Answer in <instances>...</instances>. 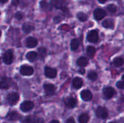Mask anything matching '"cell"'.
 Here are the masks:
<instances>
[{
    "label": "cell",
    "mask_w": 124,
    "mask_h": 123,
    "mask_svg": "<svg viewBox=\"0 0 124 123\" xmlns=\"http://www.w3.org/2000/svg\"><path fill=\"white\" fill-rule=\"evenodd\" d=\"M7 101L9 104L15 105L17 103V101L19 100V95L17 93H15V92L10 93L7 95Z\"/></svg>",
    "instance_id": "1"
},
{
    "label": "cell",
    "mask_w": 124,
    "mask_h": 123,
    "mask_svg": "<svg viewBox=\"0 0 124 123\" xmlns=\"http://www.w3.org/2000/svg\"><path fill=\"white\" fill-rule=\"evenodd\" d=\"M99 39L98 31L97 30H91L87 35V40L92 43H97Z\"/></svg>",
    "instance_id": "2"
},
{
    "label": "cell",
    "mask_w": 124,
    "mask_h": 123,
    "mask_svg": "<svg viewBox=\"0 0 124 123\" xmlns=\"http://www.w3.org/2000/svg\"><path fill=\"white\" fill-rule=\"evenodd\" d=\"M3 61L6 65H10L13 61V52L12 50H7L3 55Z\"/></svg>",
    "instance_id": "3"
},
{
    "label": "cell",
    "mask_w": 124,
    "mask_h": 123,
    "mask_svg": "<svg viewBox=\"0 0 124 123\" xmlns=\"http://www.w3.org/2000/svg\"><path fill=\"white\" fill-rule=\"evenodd\" d=\"M12 80L9 78L4 77L0 80V88L1 89H8L12 86Z\"/></svg>",
    "instance_id": "4"
},
{
    "label": "cell",
    "mask_w": 124,
    "mask_h": 123,
    "mask_svg": "<svg viewBox=\"0 0 124 123\" xmlns=\"http://www.w3.org/2000/svg\"><path fill=\"white\" fill-rule=\"evenodd\" d=\"M96 115L100 119H106L108 117V112L105 107H100L96 109Z\"/></svg>",
    "instance_id": "5"
},
{
    "label": "cell",
    "mask_w": 124,
    "mask_h": 123,
    "mask_svg": "<svg viewBox=\"0 0 124 123\" xmlns=\"http://www.w3.org/2000/svg\"><path fill=\"white\" fill-rule=\"evenodd\" d=\"M105 15H106V12L103 9L97 8L94 11V17L97 20H102Z\"/></svg>",
    "instance_id": "6"
},
{
    "label": "cell",
    "mask_w": 124,
    "mask_h": 123,
    "mask_svg": "<svg viewBox=\"0 0 124 123\" xmlns=\"http://www.w3.org/2000/svg\"><path fill=\"white\" fill-rule=\"evenodd\" d=\"M33 103L31 102V101H24L23 103L21 104L20 105V109L23 111V112H28L30 110H31L33 108Z\"/></svg>",
    "instance_id": "7"
},
{
    "label": "cell",
    "mask_w": 124,
    "mask_h": 123,
    "mask_svg": "<svg viewBox=\"0 0 124 123\" xmlns=\"http://www.w3.org/2000/svg\"><path fill=\"white\" fill-rule=\"evenodd\" d=\"M20 73L23 75L29 76L33 73V68L31 66L24 65L20 68Z\"/></svg>",
    "instance_id": "8"
},
{
    "label": "cell",
    "mask_w": 124,
    "mask_h": 123,
    "mask_svg": "<svg viewBox=\"0 0 124 123\" xmlns=\"http://www.w3.org/2000/svg\"><path fill=\"white\" fill-rule=\"evenodd\" d=\"M116 91L112 87H107L103 90V95L105 99H111L115 95Z\"/></svg>",
    "instance_id": "9"
},
{
    "label": "cell",
    "mask_w": 124,
    "mask_h": 123,
    "mask_svg": "<svg viewBox=\"0 0 124 123\" xmlns=\"http://www.w3.org/2000/svg\"><path fill=\"white\" fill-rule=\"evenodd\" d=\"M44 72H45V75L47 78H54L57 75V71H56V70L54 69V68L49 67H45Z\"/></svg>",
    "instance_id": "10"
},
{
    "label": "cell",
    "mask_w": 124,
    "mask_h": 123,
    "mask_svg": "<svg viewBox=\"0 0 124 123\" xmlns=\"http://www.w3.org/2000/svg\"><path fill=\"white\" fill-rule=\"evenodd\" d=\"M81 97L84 101H88L92 99V94L90 91L89 90H84L81 93Z\"/></svg>",
    "instance_id": "11"
},
{
    "label": "cell",
    "mask_w": 124,
    "mask_h": 123,
    "mask_svg": "<svg viewBox=\"0 0 124 123\" xmlns=\"http://www.w3.org/2000/svg\"><path fill=\"white\" fill-rule=\"evenodd\" d=\"M44 88L45 91V93L47 95H52L55 92L56 87L52 84H46L44 86Z\"/></svg>",
    "instance_id": "12"
},
{
    "label": "cell",
    "mask_w": 124,
    "mask_h": 123,
    "mask_svg": "<svg viewBox=\"0 0 124 123\" xmlns=\"http://www.w3.org/2000/svg\"><path fill=\"white\" fill-rule=\"evenodd\" d=\"M65 106L68 108H73L76 107V104H77V101H76V99L73 98V97H69V98H67L65 99Z\"/></svg>",
    "instance_id": "13"
},
{
    "label": "cell",
    "mask_w": 124,
    "mask_h": 123,
    "mask_svg": "<svg viewBox=\"0 0 124 123\" xmlns=\"http://www.w3.org/2000/svg\"><path fill=\"white\" fill-rule=\"evenodd\" d=\"M51 1L52 4L56 8L62 9L66 5V0H51Z\"/></svg>",
    "instance_id": "14"
},
{
    "label": "cell",
    "mask_w": 124,
    "mask_h": 123,
    "mask_svg": "<svg viewBox=\"0 0 124 123\" xmlns=\"http://www.w3.org/2000/svg\"><path fill=\"white\" fill-rule=\"evenodd\" d=\"M38 44V41L33 37H29L26 40V46L28 48H33Z\"/></svg>",
    "instance_id": "15"
},
{
    "label": "cell",
    "mask_w": 124,
    "mask_h": 123,
    "mask_svg": "<svg viewBox=\"0 0 124 123\" xmlns=\"http://www.w3.org/2000/svg\"><path fill=\"white\" fill-rule=\"evenodd\" d=\"M83 86V80L81 78H76L73 79V86L76 88V89H79L80 88H81Z\"/></svg>",
    "instance_id": "16"
},
{
    "label": "cell",
    "mask_w": 124,
    "mask_h": 123,
    "mask_svg": "<svg viewBox=\"0 0 124 123\" xmlns=\"http://www.w3.org/2000/svg\"><path fill=\"white\" fill-rule=\"evenodd\" d=\"M88 62H89L88 59L84 57H81L78 58L77 60V65L81 67H84L85 66H86L88 65Z\"/></svg>",
    "instance_id": "17"
},
{
    "label": "cell",
    "mask_w": 124,
    "mask_h": 123,
    "mask_svg": "<svg viewBox=\"0 0 124 123\" xmlns=\"http://www.w3.org/2000/svg\"><path fill=\"white\" fill-rule=\"evenodd\" d=\"M102 26L105 28H114V22L113 20H110V19H108V20H105V21H103L102 22Z\"/></svg>",
    "instance_id": "18"
},
{
    "label": "cell",
    "mask_w": 124,
    "mask_h": 123,
    "mask_svg": "<svg viewBox=\"0 0 124 123\" xmlns=\"http://www.w3.org/2000/svg\"><path fill=\"white\" fill-rule=\"evenodd\" d=\"M7 118L9 120H17L20 118V115L16 112H11L8 113Z\"/></svg>",
    "instance_id": "19"
},
{
    "label": "cell",
    "mask_w": 124,
    "mask_h": 123,
    "mask_svg": "<svg viewBox=\"0 0 124 123\" xmlns=\"http://www.w3.org/2000/svg\"><path fill=\"white\" fill-rule=\"evenodd\" d=\"M38 54L35 51H30L26 54V58L30 62H34L37 58Z\"/></svg>",
    "instance_id": "20"
},
{
    "label": "cell",
    "mask_w": 124,
    "mask_h": 123,
    "mask_svg": "<svg viewBox=\"0 0 124 123\" xmlns=\"http://www.w3.org/2000/svg\"><path fill=\"white\" fill-rule=\"evenodd\" d=\"M34 29L33 26L30 25V24H28V23H25L23 25V30L25 33H31L33 30Z\"/></svg>",
    "instance_id": "21"
},
{
    "label": "cell",
    "mask_w": 124,
    "mask_h": 123,
    "mask_svg": "<svg viewBox=\"0 0 124 123\" xmlns=\"http://www.w3.org/2000/svg\"><path fill=\"white\" fill-rule=\"evenodd\" d=\"M89 120V116L87 114H82L80 115L78 118V121L80 123H87Z\"/></svg>",
    "instance_id": "22"
},
{
    "label": "cell",
    "mask_w": 124,
    "mask_h": 123,
    "mask_svg": "<svg viewBox=\"0 0 124 123\" xmlns=\"http://www.w3.org/2000/svg\"><path fill=\"white\" fill-rule=\"evenodd\" d=\"M79 46V41L78 39H73L72 41H71V43H70V47H71V49L73 51H76L78 49Z\"/></svg>",
    "instance_id": "23"
},
{
    "label": "cell",
    "mask_w": 124,
    "mask_h": 123,
    "mask_svg": "<svg viewBox=\"0 0 124 123\" xmlns=\"http://www.w3.org/2000/svg\"><path fill=\"white\" fill-rule=\"evenodd\" d=\"M124 60L122 57H116L115 58V59L113 60V64L116 66V67H121L124 65Z\"/></svg>",
    "instance_id": "24"
},
{
    "label": "cell",
    "mask_w": 124,
    "mask_h": 123,
    "mask_svg": "<svg viewBox=\"0 0 124 123\" xmlns=\"http://www.w3.org/2000/svg\"><path fill=\"white\" fill-rule=\"evenodd\" d=\"M40 6H41V9L44 10H50V8H51L49 4H48V2L46 0L41 1L40 2Z\"/></svg>",
    "instance_id": "25"
},
{
    "label": "cell",
    "mask_w": 124,
    "mask_h": 123,
    "mask_svg": "<svg viewBox=\"0 0 124 123\" xmlns=\"http://www.w3.org/2000/svg\"><path fill=\"white\" fill-rule=\"evenodd\" d=\"M86 51H87V54L89 55V57H93L96 53V49L94 46H88Z\"/></svg>",
    "instance_id": "26"
},
{
    "label": "cell",
    "mask_w": 124,
    "mask_h": 123,
    "mask_svg": "<svg viewBox=\"0 0 124 123\" xmlns=\"http://www.w3.org/2000/svg\"><path fill=\"white\" fill-rule=\"evenodd\" d=\"M77 17H78V19L81 21V22H84L87 20V15L86 14H84V12H79L78 14H77Z\"/></svg>",
    "instance_id": "27"
},
{
    "label": "cell",
    "mask_w": 124,
    "mask_h": 123,
    "mask_svg": "<svg viewBox=\"0 0 124 123\" xmlns=\"http://www.w3.org/2000/svg\"><path fill=\"white\" fill-rule=\"evenodd\" d=\"M39 56L41 57V58H44L46 54V49L44 47H41L40 49H39Z\"/></svg>",
    "instance_id": "28"
},
{
    "label": "cell",
    "mask_w": 124,
    "mask_h": 123,
    "mask_svg": "<svg viewBox=\"0 0 124 123\" xmlns=\"http://www.w3.org/2000/svg\"><path fill=\"white\" fill-rule=\"evenodd\" d=\"M36 119L33 117V116H28L25 120V123H36Z\"/></svg>",
    "instance_id": "29"
},
{
    "label": "cell",
    "mask_w": 124,
    "mask_h": 123,
    "mask_svg": "<svg viewBox=\"0 0 124 123\" xmlns=\"http://www.w3.org/2000/svg\"><path fill=\"white\" fill-rule=\"evenodd\" d=\"M88 78L89 79L92 80H95L97 78V74L95 72H90L88 75Z\"/></svg>",
    "instance_id": "30"
},
{
    "label": "cell",
    "mask_w": 124,
    "mask_h": 123,
    "mask_svg": "<svg viewBox=\"0 0 124 123\" xmlns=\"http://www.w3.org/2000/svg\"><path fill=\"white\" fill-rule=\"evenodd\" d=\"M108 10L110 12H116L117 11V7L113 4H109L108 6Z\"/></svg>",
    "instance_id": "31"
},
{
    "label": "cell",
    "mask_w": 124,
    "mask_h": 123,
    "mask_svg": "<svg viewBox=\"0 0 124 123\" xmlns=\"http://www.w3.org/2000/svg\"><path fill=\"white\" fill-rule=\"evenodd\" d=\"M116 86H117V87H118V88H120V89H124V83L122 80L118 81L117 83H116Z\"/></svg>",
    "instance_id": "32"
},
{
    "label": "cell",
    "mask_w": 124,
    "mask_h": 123,
    "mask_svg": "<svg viewBox=\"0 0 124 123\" xmlns=\"http://www.w3.org/2000/svg\"><path fill=\"white\" fill-rule=\"evenodd\" d=\"M15 17H16V18H17L18 20H21V19L23 18V14H22L21 12H17V13H16Z\"/></svg>",
    "instance_id": "33"
},
{
    "label": "cell",
    "mask_w": 124,
    "mask_h": 123,
    "mask_svg": "<svg viewBox=\"0 0 124 123\" xmlns=\"http://www.w3.org/2000/svg\"><path fill=\"white\" fill-rule=\"evenodd\" d=\"M66 123H75V120H74V119H73V117H70V118L67 120Z\"/></svg>",
    "instance_id": "34"
},
{
    "label": "cell",
    "mask_w": 124,
    "mask_h": 123,
    "mask_svg": "<svg viewBox=\"0 0 124 123\" xmlns=\"http://www.w3.org/2000/svg\"><path fill=\"white\" fill-rule=\"evenodd\" d=\"M36 123H44V122L42 119H37L36 121Z\"/></svg>",
    "instance_id": "35"
},
{
    "label": "cell",
    "mask_w": 124,
    "mask_h": 123,
    "mask_svg": "<svg viewBox=\"0 0 124 123\" xmlns=\"http://www.w3.org/2000/svg\"><path fill=\"white\" fill-rule=\"evenodd\" d=\"M18 3H19V0H14V1H12V4H13V5H17Z\"/></svg>",
    "instance_id": "36"
},
{
    "label": "cell",
    "mask_w": 124,
    "mask_h": 123,
    "mask_svg": "<svg viewBox=\"0 0 124 123\" xmlns=\"http://www.w3.org/2000/svg\"><path fill=\"white\" fill-rule=\"evenodd\" d=\"M99 1V2L100 3H101V4H104V3H105L108 0H98Z\"/></svg>",
    "instance_id": "37"
},
{
    "label": "cell",
    "mask_w": 124,
    "mask_h": 123,
    "mask_svg": "<svg viewBox=\"0 0 124 123\" xmlns=\"http://www.w3.org/2000/svg\"><path fill=\"white\" fill-rule=\"evenodd\" d=\"M79 72H80V73H81V74H84V73H85V70H84V69H81Z\"/></svg>",
    "instance_id": "38"
},
{
    "label": "cell",
    "mask_w": 124,
    "mask_h": 123,
    "mask_svg": "<svg viewBox=\"0 0 124 123\" xmlns=\"http://www.w3.org/2000/svg\"><path fill=\"white\" fill-rule=\"evenodd\" d=\"M8 0H0V2L1 3H5V2H7Z\"/></svg>",
    "instance_id": "39"
},
{
    "label": "cell",
    "mask_w": 124,
    "mask_h": 123,
    "mask_svg": "<svg viewBox=\"0 0 124 123\" xmlns=\"http://www.w3.org/2000/svg\"><path fill=\"white\" fill-rule=\"evenodd\" d=\"M50 123H59V121H57V120H53V121H52Z\"/></svg>",
    "instance_id": "40"
},
{
    "label": "cell",
    "mask_w": 124,
    "mask_h": 123,
    "mask_svg": "<svg viewBox=\"0 0 124 123\" xmlns=\"http://www.w3.org/2000/svg\"><path fill=\"white\" fill-rule=\"evenodd\" d=\"M122 81L124 83V75L122 76Z\"/></svg>",
    "instance_id": "41"
},
{
    "label": "cell",
    "mask_w": 124,
    "mask_h": 123,
    "mask_svg": "<svg viewBox=\"0 0 124 123\" xmlns=\"http://www.w3.org/2000/svg\"><path fill=\"white\" fill-rule=\"evenodd\" d=\"M1 30H0V36H1Z\"/></svg>",
    "instance_id": "42"
},
{
    "label": "cell",
    "mask_w": 124,
    "mask_h": 123,
    "mask_svg": "<svg viewBox=\"0 0 124 123\" xmlns=\"http://www.w3.org/2000/svg\"><path fill=\"white\" fill-rule=\"evenodd\" d=\"M113 123V122H111V123Z\"/></svg>",
    "instance_id": "43"
}]
</instances>
